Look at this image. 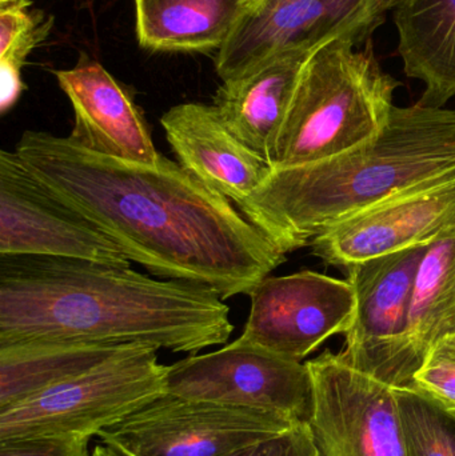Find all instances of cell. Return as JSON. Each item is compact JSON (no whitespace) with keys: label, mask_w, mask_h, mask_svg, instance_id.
<instances>
[{"label":"cell","mask_w":455,"mask_h":456,"mask_svg":"<svg viewBox=\"0 0 455 456\" xmlns=\"http://www.w3.org/2000/svg\"><path fill=\"white\" fill-rule=\"evenodd\" d=\"M0 255L131 262L88 219L55 197L16 152H0Z\"/></svg>","instance_id":"8fae6325"},{"label":"cell","mask_w":455,"mask_h":456,"mask_svg":"<svg viewBox=\"0 0 455 456\" xmlns=\"http://www.w3.org/2000/svg\"><path fill=\"white\" fill-rule=\"evenodd\" d=\"M397 0H256L216 53L222 80L296 48L317 50L334 40L360 47Z\"/></svg>","instance_id":"52a82bcc"},{"label":"cell","mask_w":455,"mask_h":456,"mask_svg":"<svg viewBox=\"0 0 455 456\" xmlns=\"http://www.w3.org/2000/svg\"><path fill=\"white\" fill-rule=\"evenodd\" d=\"M394 394L406 456H455V411L413 387Z\"/></svg>","instance_id":"7402d4cb"},{"label":"cell","mask_w":455,"mask_h":456,"mask_svg":"<svg viewBox=\"0 0 455 456\" xmlns=\"http://www.w3.org/2000/svg\"><path fill=\"white\" fill-rule=\"evenodd\" d=\"M455 170V111L393 109L377 138L299 167L272 170L238 210L283 254L403 190Z\"/></svg>","instance_id":"3957f363"},{"label":"cell","mask_w":455,"mask_h":456,"mask_svg":"<svg viewBox=\"0 0 455 456\" xmlns=\"http://www.w3.org/2000/svg\"><path fill=\"white\" fill-rule=\"evenodd\" d=\"M394 23L403 71L425 85L422 106L455 96V0H397Z\"/></svg>","instance_id":"e0dca14e"},{"label":"cell","mask_w":455,"mask_h":456,"mask_svg":"<svg viewBox=\"0 0 455 456\" xmlns=\"http://www.w3.org/2000/svg\"><path fill=\"white\" fill-rule=\"evenodd\" d=\"M167 393L309 422L314 393L309 367L242 338L221 350L168 366Z\"/></svg>","instance_id":"ba28073f"},{"label":"cell","mask_w":455,"mask_h":456,"mask_svg":"<svg viewBox=\"0 0 455 456\" xmlns=\"http://www.w3.org/2000/svg\"><path fill=\"white\" fill-rule=\"evenodd\" d=\"M317 50L296 48L272 55L223 80L214 96L213 106L230 133L267 162L302 71Z\"/></svg>","instance_id":"2e32d148"},{"label":"cell","mask_w":455,"mask_h":456,"mask_svg":"<svg viewBox=\"0 0 455 456\" xmlns=\"http://www.w3.org/2000/svg\"><path fill=\"white\" fill-rule=\"evenodd\" d=\"M320 456H406L394 388L326 350L306 362Z\"/></svg>","instance_id":"9c48e42d"},{"label":"cell","mask_w":455,"mask_h":456,"mask_svg":"<svg viewBox=\"0 0 455 456\" xmlns=\"http://www.w3.org/2000/svg\"><path fill=\"white\" fill-rule=\"evenodd\" d=\"M53 19L32 10L29 0L0 3V114L18 103L24 91L27 56L47 37Z\"/></svg>","instance_id":"44dd1931"},{"label":"cell","mask_w":455,"mask_h":456,"mask_svg":"<svg viewBox=\"0 0 455 456\" xmlns=\"http://www.w3.org/2000/svg\"><path fill=\"white\" fill-rule=\"evenodd\" d=\"M242 338L288 361L302 362L329 338L346 334L355 318L349 281L315 271L267 276L250 292Z\"/></svg>","instance_id":"30bf717a"},{"label":"cell","mask_w":455,"mask_h":456,"mask_svg":"<svg viewBox=\"0 0 455 456\" xmlns=\"http://www.w3.org/2000/svg\"><path fill=\"white\" fill-rule=\"evenodd\" d=\"M226 456H320L309 422L298 423L285 433L256 442Z\"/></svg>","instance_id":"cb8c5ba5"},{"label":"cell","mask_w":455,"mask_h":456,"mask_svg":"<svg viewBox=\"0 0 455 456\" xmlns=\"http://www.w3.org/2000/svg\"><path fill=\"white\" fill-rule=\"evenodd\" d=\"M411 387L455 411V335L443 338L430 348Z\"/></svg>","instance_id":"603a6c76"},{"label":"cell","mask_w":455,"mask_h":456,"mask_svg":"<svg viewBox=\"0 0 455 456\" xmlns=\"http://www.w3.org/2000/svg\"><path fill=\"white\" fill-rule=\"evenodd\" d=\"M427 247L419 244L345 267L357 307L339 354L358 371L393 388L397 385L414 284Z\"/></svg>","instance_id":"7c38bea8"},{"label":"cell","mask_w":455,"mask_h":456,"mask_svg":"<svg viewBox=\"0 0 455 456\" xmlns=\"http://www.w3.org/2000/svg\"><path fill=\"white\" fill-rule=\"evenodd\" d=\"M298 423L272 412L166 393L98 438L123 456H226Z\"/></svg>","instance_id":"8992f818"},{"label":"cell","mask_w":455,"mask_h":456,"mask_svg":"<svg viewBox=\"0 0 455 456\" xmlns=\"http://www.w3.org/2000/svg\"><path fill=\"white\" fill-rule=\"evenodd\" d=\"M232 330L229 305L202 284L88 260L0 255V343L77 340L195 355L224 345Z\"/></svg>","instance_id":"7a4b0ae2"},{"label":"cell","mask_w":455,"mask_h":456,"mask_svg":"<svg viewBox=\"0 0 455 456\" xmlns=\"http://www.w3.org/2000/svg\"><path fill=\"white\" fill-rule=\"evenodd\" d=\"M53 74L74 110L72 141L107 157L157 165L159 152L143 112L99 61L80 55L74 69Z\"/></svg>","instance_id":"5bb4252c"},{"label":"cell","mask_w":455,"mask_h":456,"mask_svg":"<svg viewBox=\"0 0 455 456\" xmlns=\"http://www.w3.org/2000/svg\"><path fill=\"white\" fill-rule=\"evenodd\" d=\"M254 2H256V0H254Z\"/></svg>","instance_id":"83f0119b"},{"label":"cell","mask_w":455,"mask_h":456,"mask_svg":"<svg viewBox=\"0 0 455 456\" xmlns=\"http://www.w3.org/2000/svg\"><path fill=\"white\" fill-rule=\"evenodd\" d=\"M254 0H135L139 45L151 51H219Z\"/></svg>","instance_id":"ffe728a7"},{"label":"cell","mask_w":455,"mask_h":456,"mask_svg":"<svg viewBox=\"0 0 455 456\" xmlns=\"http://www.w3.org/2000/svg\"><path fill=\"white\" fill-rule=\"evenodd\" d=\"M15 152L58 200L158 278L202 284L226 300L248 295L286 262L232 200L165 155L143 165L39 131H26Z\"/></svg>","instance_id":"6da1fadb"},{"label":"cell","mask_w":455,"mask_h":456,"mask_svg":"<svg viewBox=\"0 0 455 456\" xmlns=\"http://www.w3.org/2000/svg\"><path fill=\"white\" fill-rule=\"evenodd\" d=\"M139 345L34 398L0 410V441L29 436L91 439L167 393L168 366Z\"/></svg>","instance_id":"5b68a950"},{"label":"cell","mask_w":455,"mask_h":456,"mask_svg":"<svg viewBox=\"0 0 455 456\" xmlns=\"http://www.w3.org/2000/svg\"><path fill=\"white\" fill-rule=\"evenodd\" d=\"M160 123L179 165L237 208L272 174L269 162L230 133L214 106L178 104Z\"/></svg>","instance_id":"9a60e30c"},{"label":"cell","mask_w":455,"mask_h":456,"mask_svg":"<svg viewBox=\"0 0 455 456\" xmlns=\"http://www.w3.org/2000/svg\"><path fill=\"white\" fill-rule=\"evenodd\" d=\"M398 86L369 45L358 50L334 40L318 48L272 142L270 167L312 165L377 138L389 122Z\"/></svg>","instance_id":"277c9868"},{"label":"cell","mask_w":455,"mask_h":456,"mask_svg":"<svg viewBox=\"0 0 455 456\" xmlns=\"http://www.w3.org/2000/svg\"><path fill=\"white\" fill-rule=\"evenodd\" d=\"M91 456H123L115 452L114 450L110 449V447L104 446V444H96L93 447V452H91Z\"/></svg>","instance_id":"484cf974"},{"label":"cell","mask_w":455,"mask_h":456,"mask_svg":"<svg viewBox=\"0 0 455 456\" xmlns=\"http://www.w3.org/2000/svg\"><path fill=\"white\" fill-rule=\"evenodd\" d=\"M135 346L47 339L0 343V410L34 398Z\"/></svg>","instance_id":"d6986e66"},{"label":"cell","mask_w":455,"mask_h":456,"mask_svg":"<svg viewBox=\"0 0 455 456\" xmlns=\"http://www.w3.org/2000/svg\"><path fill=\"white\" fill-rule=\"evenodd\" d=\"M90 439L77 436H29L0 441V456H91Z\"/></svg>","instance_id":"d4e9b609"},{"label":"cell","mask_w":455,"mask_h":456,"mask_svg":"<svg viewBox=\"0 0 455 456\" xmlns=\"http://www.w3.org/2000/svg\"><path fill=\"white\" fill-rule=\"evenodd\" d=\"M455 226V170L403 190L315 236L313 255L346 267L409 247L430 244Z\"/></svg>","instance_id":"4fadbf2b"},{"label":"cell","mask_w":455,"mask_h":456,"mask_svg":"<svg viewBox=\"0 0 455 456\" xmlns=\"http://www.w3.org/2000/svg\"><path fill=\"white\" fill-rule=\"evenodd\" d=\"M449 335H455V226L429 244L419 265L395 388L411 387L430 348Z\"/></svg>","instance_id":"ac0fdd59"},{"label":"cell","mask_w":455,"mask_h":456,"mask_svg":"<svg viewBox=\"0 0 455 456\" xmlns=\"http://www.w3.org/2000/svg\"><path fill=\"white\" fill-rule=\"evenodd\" d=\"M8 2H13V0H0V3H8Z\"/></svg>","instance_id":"4316f807"}]
</instances>
